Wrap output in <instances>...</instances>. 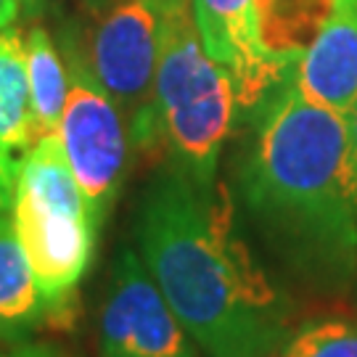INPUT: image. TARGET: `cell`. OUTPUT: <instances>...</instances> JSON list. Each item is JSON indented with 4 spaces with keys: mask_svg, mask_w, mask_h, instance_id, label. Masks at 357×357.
Returning a JSON list of instances; mask_svg holds the SVG:
<instances>
[{
    "mask_svg": "<svg viewBox=\"0 0 357 357\" xmlns=\"http://www.w3.org/2000/svg\"><path fill=\"white\" fill-rule=\"evenodd\" d=\"M162 0H114L93 26L88 66L125 116L130 141L149 149L159 138L156 64Z\"/></svg>",
    "mask_w": 357,
    "mask_h": 357,
    "instance_id": "7",
    "label": "cell"
},
{
    "mask_svg": "<svg viewBox=\"0 0 357 357\" xmlns=\"http://www.w3.org/2000/svg\"><path fill=\"white\" fill-rule=\"evenodd\" d=\"M26 75H29V98H32V125L35 143L59 132V122L64 114L66 93H69V72L64 59L56 48L48 29L32 26L26 32Z\"/></svg>",
    "mask_w": 357,
    "mask_h": 357,
    "instance_id": "12",
    "label": "cell"
},
{
    "mask_svg": "<svg viewBox=\"0 0 357 357\" xmlns=\"http://www.w3.org/2000/svg\"><path fill=\"white\" fill-rule=\"evenodd\" d=\"M11 220L43 302L56 320L66 318L96 255L98 228L59 135L40 138L19 159Z\"/></svg>",
    "mask_w": 357,
    "mask_h": 357,
    "instance_id": "4",
    "label": "cell"
},
{
    "mask_svg": "<svg viewBox=\"0 0 357 357\" xmlns=\"http://www.w3.org/2000/svg\"><path fill=\"white\" fill-rule=\"evenodd\" d=\"M349 128H352V141H355V151H357V103L355 109L349 112Z\"/></svg>",
    "mask_w": 357,
    "mask_h": 357,
    "instance_id": "18",
    "label": "cell"
},
{
    "mask_svg": "<svg viewBox=\"0 0 357 357\" xmlns=\"http://www.w3.org/2000/svg\"><path fill=\"white\" fill-rule=\"evenodd\" d=\"M0 146L11 153H26L35 146L26 43L16 26L0 32Z\"/></svg>",
    "mask_w": 357,
    "mask_h": 357,
    "instance_id": "11",
    "label": "cell"
},
{
    "mask_svg": "<svg viewBox=\"0 0 357 357\" xmlns=\"http://www.w3.org/2000/svg\"><path fill=\"white\" fill-rule=\"evenodd\" d=\"M241 165V199L283 265L320 291L357 273V151L349 116L296 88L270 96Z\"/></svg>",
    "mask_w": 357,
    "mask_h": 357,
    "instance_id": "2",
    "label": "cell"
},
{
    "mask_svg": "<svg viewBox=\"0 0 357 357\" xmlns=\"http://www.w3.org/2000/svg\"><path fill=\"white\" fill-rule=\"evenodd\" d=\"M16 175H19V162L13 159V153L8 149L0 146V212H11Z\"/></svg>",
    "mask_w": 357,
    "mask_h": 357,
    "instance_id": "14",
    "label": "cell"
},
{
    "mask_svg": "<svg viewBox=\"0 0 357 357\" xmlns=\"http://www.w3.org/2000/svg\"><path fill=\"white\" fill-rule=\"evenodd\" d=\"M19 13H22V3L19 0H0V32L16 24Z\"/></svg>",
    "mask_w": 357,
    "mask_h": 357,
    "instance_id": "16",
    "label": "cell"
},
{
    "mask_svg": "<svg viewBox=\"0 0 357 357\" xmlns=\"http://www.w3.org/2000/svg\"><path fill=\"white\" fill-rule=\"evenodd\" d=\"M98 357H196L188 331L132 249H122L114 265Z\"/></svg>",
    "mask_w": 357,
    "mask_h": 357,
    "instance_id": "8",
    "label": "cell"
},
{
    "mask_svg": "<svg viewBox=\"0 0 357 357\" xmlns=\"http://www.w3.org/2000/svg\"><path fill=\"white\" fill-rule=\"evenodd\" d=\"M141 259L175 318L209 357H275L289 310L238 230L225 188L169 165L146 188Z\"/></svg>",
    "mask_w": 357,
    "mask_h": 357,
    "instance_id": "1",
    "label": "cell"
},
{
    "mask_svg": "<svg viewBox=\"0 0 357 357\" xmlns=\"http://www.w3.org/2000/svg\"><path fill=\"white\" fill-rule=\"evenodd\" d=\"M0 357H69V355L61 352L59 347H51V344H19L8 355H0Z\"/></svg>",
    "mask_w": 357,
    "mask_h": 357,
    "instance_id": "15",
    "label": "cell"
},
{
    "mask_svg": "<svg viewBox=\"0 0 357 357\" xmlns=\"http://www.w3.org/2000/svg\"><path fill=\"white\" fill-rule=\"evenodd\" d=\"M291 85L307 101L349 116L357 103V0H336L328 22L294 66Z\"/></svg>",
    "mask_w": 357,
    "mask_h": 357,
    "instance_id": "9",
    "label": "cell"
},
{
    "mask_svg": "<svg viewBox=\"0 0 357 357\" xmlns=\"http://www.w3.org/2000/svg\"><path fill=\"white\" fill-rule=\"evenodd\" d=\"M206 53L233 79L236 103L257 109L294 75L336 0H191Z\"/></svg>",
    "mask_w": 357,
    "mask_h": 357,
    "instance_id": "5",
    "label": "cell"
},
{
    "mask_svg": "<svg viewBox=\"0 0 357 357\" xmlns=\"http://www.w3.org/2000/svg\"><path fill=\"white\" fill-rule=\"evenodd\" d=\"M56 135L88 202L93 225L101 233L103 220L125 185L130 130L116 101L77 48L69 51V93Z\"/></svg>",
    "mask_w": 357,
    "mask_h": 357,
    "instance_id": "6",
    "label": "cell"
},
{
    "mask_svg": "<svg viewBox=\"0 0 357 357\" xmlns=\"http://www.w3.org/2000/svg\"><path fill=\"white\" fill-rule=\"evenodd\" d=\"M43 323H56L43 302L11 212H0V339H22Z\"/></svg>",
    "mask_w": 357,
    "mask_h": 357,
    "instance_id": "10",
    "label": "cell"
},
{
    "mask_svg": "<svg viewBox=\"0 0 357 357\" xmlns=\"http://www.w3.org/2000/svg\"><path fill=\"white\" fill-rule=\"evenodd\" d=\"M153 101L159 138L175 167L196 185L215 188L217 159L236 116V88L206 53L191 0H162Z\"/></svg>",
    "mask_w": 357,
    "mask_h": 357,
    "instance_id": "3",
    "label": "cell"
},
{
    "mask_svg": "<svg viewBox=\"0 0 357 357\" xmlns=\"http://www.w3.org/2000/svg\"><path fill=\"white\" fill-rule=\"evenodd\" d=\"M22 3V11H26L29 16H35V13L43 11V6L48 3V0H19Z\"/></svg>",
    "mask_w": 357,
    "mask_h": 357,
    "instance_id": "17",
    "label": "cell"
},
{
    "mask_svg": "<svg viewBox=\"0 0 357 357\" xmlns=\"http://www.w3.org/2000/svg\"><path fill=\"white\" fill-rule=\"evenodd\" d=\"M275 357H357V326L344 320L312 323L286 339Z\"/></svg>",
    "mask_w": 357,
    "mask_h": 357,
    "instance_id": "13",
    "label": "cell"
}]
</instances>
